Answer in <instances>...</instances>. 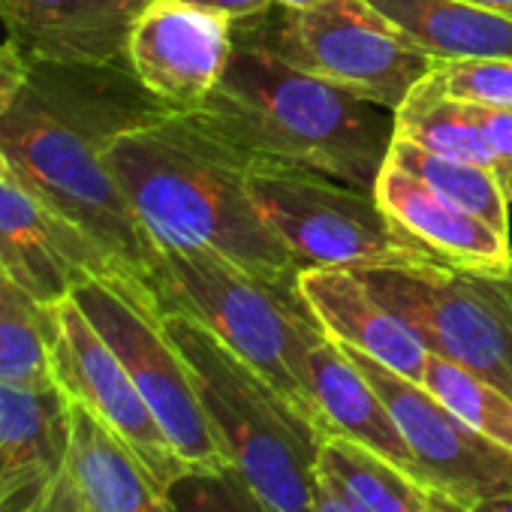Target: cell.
Listing matches in <instances>:
<instances>
[{"mask_svg": "<svg viewBox=\"0 0 512 512\" xmlns=\"http://www.w3.org/2000/svg\"><path fill=\"white\" fill-rule=\"evenodd\" d=\"M127 64L79 67L28 61L0 112V148L13 181L82 229L118 272L148 290L157 247L118 187L106 151L118 133L163 115ZM151 293V290H148Z\"/></svg>", "mask_w": 512, "mask_h": 512, "instance_id": "cell-1", "label": "cell"}, {"mask_svg": "<svg viewBox=\"0 0 512 512\" xmlns=\"http://www.w3.org/2000/svg\"><path fill=\"white\" fill-rule=\"evenodd\" d=\"M106 163L157 250H205L263 281L296 284L290 250L247 190L253 160L193 115L163 112L118 133Z\"/></svg>", "mask_w": 512, "mask_h": 512, "instance_id": "cell-2", "label": "cell"}, {"mask_svg": "<svg viewBox=\"0 0 512 512\" xmlns=\"http://www.w3.org/2000/svg\"><path fill=\"white\" fill-rule=\"evenodd\" d=\"M193 118L250 160L308 166L371 193L395 139L389 109L287 64L238 25L226 73Z\"/></svg>", "mask_w": 512, "mask_h": 512, "instance_id": "cell-3", "label": "cell"}, {"mask_svg": "<svg viewBox=\"0 0 512 512\" xmlns=\"http://www.w3.org/2000/svg\"><path fill=\"white\" fill-rule=\"evenodd\" d=\"M160 317L226 461L278 512H314L326 434L205 326L184 314Z\"/></svg>", "mask_w": 512, "mask_h": 512, "instance_id": "cell-4", "label": "cell"}, {"mask_svg": "<svg viewBox=\"0 0 512 512\" xmlns=\"http://www.w3.org/2000/svg\"><path fill=\"white\" fill-rule=\"evenodd\" d=\"M148 290L160 314L205 326L323 431L305 383L308 347L323 329L299 284L263 281L205 250H157Z\"/></svg>", "mask_w": 512, "mask_h": 512, "instance_id": "cell-5", "label": "cell"}, {"mask_svg": "<svg viewBox=\"0 0 512 512\" xmlns=\"http://www.w3.org/2000/svg\"><path fill=\"white\" fill-rule=\"evenodd\" d=\"M247 190L290 250L296 269H440L437 256L419 247L374 199L308 166L253 160Z\"/></svg>", "mask_w": 512, "mask_h": 512, "instance_id": "cell-6", "label": "cell"}, {"mask_svg": "<svg viewBox=\"0 0 512 512\" xmlns=\"http://www.w3.org/2000/svg\"><path fill=\"white\" fill-rule=\"evenodd\" d=\"M287 64L347 94L398 112L434 70V58L404 40L368 0H329L311 10H281L232 22Z\"/></svg>", "mask_w": 512, "mask_h": 512, "instance_id": "cell-7", "label": "cell"}, {"mask_svg": "<svg viewBox=\"0 0 512 512\" xmlns=\"http://www.w3.org/2000/svg\"><path fill=\"white\" fill-rule=\"evenodd\" d=\"M70 299L103 335L187 467L229 464L196 395L181 350L163 329L151 293L121 275H91Z\"/></svg>", "mask_w": 512, "mask_h": 512, "instance_id": "cell-8", "label": "cell"}, {"mask_svg": "<svg viewBox=\"0 0 512 512\" xmlns=\"http://www.w3.org/2000/svg\"><path fill=\"white\" fill-rule=\"evenodd\" d=\"M371 293L428 347L512 395V293L503 281L449 266L359 272Z\"/></svg>", "mask_w": 512, "mask_h": 512, "instance_id": "cell-9", "label": "cell"}, {"mask_svg": "<svg viewBox=\"0 0 512 512\" xmlns=\"http://www.w3.org/2000/svg\"><path fill=\"white\" fill-rule=\"evenodd\" d=\"M347 353L386 401L419 464V479L440 500L470 509L512 494L509 449L464 425L422 383H413L356 350Z\"/></svg>", "mask_w": 512, "mask_h": 512, "instance_id": "cell-10", "label": "cell"}, {"mask_svg": "<svg viewBox=\"0 0 512 512\" xmlns=\"http://www.w3.org/2000/svg\"><path fill=\"white\" fill-rule=\"evenodd\" d=\"M52 374L70 401L88 407L115 437L124 440L160 491L190 470L163 434L121 359L70 296L55 305Z\"/></svg>", "mask_w": 512, "mask_h": 512, "instance_id": "cell-11", "label": "cell"}, {"mask_svg": "<svg viewBox=\"0 0 512 512\" xmlns=\"http://www.w3.org/2000/svg\"><path fill=\"white\" fill-rule=\"evenodd\" d=\"M232 43V19L187 0H151L130 31L127 67L163 109L193 115L220 85Z\"/></svg>", "mask_w": 512, "mask_h": 512, "instance_id": "cell-12", "label": "cell"}, {"mask_svg": "<svg viewBox=\"0 0 512 512\" xmlns=\"http://www.w3.org/2000/svg\"><path fill=\"white\" fill-rule=\"evenodd\" d=\"M0 269L43 305H58L91 275H121L82 229L16 181H0Z\"/></svg>", "mask_w": 512, "mask_h": 512, "instance_id": "cell-13", "label": "cell"}, {"mask_svg": "<svg viewBox=\"0 0 512 512\" xmlns=\"http://www.w3.org/2000/svg\"><path fill=\"white\" fill-rule=\"evenodd\" d=\"M70 398L0 383V512H46L67 479Z\"/></svg>", "mask_w": 512, "mask_h": 512, "instance_id": "cell-14", "label": "cell"}, {"mask_svg": "<svg viewBox=\"0 0 512 512\" xmlns=\"http://www.w3.org/2000/svg\"><path fill=\"white\" fill-rule=\"evenodd\" d=\"M151 0H0V25L25 61L115 67Z\"/></svg>", "mask_w": 512, "mask_h": 512, "instance_id": "cell-15", "label": "cell"}, {"mask_svg": "<svg viewBox=\"0 0 512 512\" xmlns=\"http://www.w3.org/2000/svg\"><path fill=\"white\" fill-rule=\"evenodd\" d=\"M374 199L431 256L458 272L503 281L512 269V241L476 214L449 202L413 172L386 157Z\"/></svg>", "mask_w": 512, "mask_h": 512, "instance_id": "cell-16", "label": "cell"}, {"mask_svg": "<svg viewBox=\"0 0 512 512\" xmlns=\"http://www.w3.org/2000/svg\"><path fill=\"white\" fill-rule=\"evenodd\" d=\"M296 284L308 311L332 341L386 365L413 383H422L428 347L371 293L359 272L302 269Z\"/></svg>", "mask_w": 512, "mask_h": 512, "instance_id": "cell-17", "label": "cell"}, {"mask_svg": "<svg viewBox=\"0 0 512 512\" xmlns=\"http://www.w3.org/2000/svg\"><path fill=\"white\" fill-rule=\"evenodd\" d=\"M305 383L326 437L335 434L353 440L419 479V464L386 401L380 398L374 383L359 371L350 353L326 332H317V338L308 347Z\"/></svg>", "mask_w": 512, "mask_h": 512, "instance_id": "cell-18", "label": "cell"}, {"mask_svg": "<svg viewBox=\"0 0 512 512\" xmlns=\"http://www.w3.org/2000/svg\"><path fill=\"white\" fill-rule=\"evenodd\" d=\"M67 473L94 512H172L142 461L88 407L70 401Z\"/></svg>", "mask_w": 512, "mask_h": 512, "instance_id": "cell-19", "label": "cell"}, {"mask_svg": "<svg viewBox=\"0 0 512 512\" xmlns=\"http://www.w3.org/2000/svg\"><path fill=\"white\" fill-rule=\"evenodd\" d=\"M434 61H512V16L464 0H368Z\"/></svg>", "mask_w": 512, "mask_h": 512, "instance_id": "cell-20", "label": "cell"}, {"mask_svg": "<svg viewBox=\"0 0 512 512\" xmlns=\"http://www.w3.org/2000/svg\"><path fill=\"white\" fill-rule=\"evenodd\" d=\"M317 479L338 491L356 512H449L422 479L389 458L329 434L320 446Z\"/></svg>", "mask_w": 512, "mask_h": 512, "instance_id": "cell-21", "label": "cell"}, {"mask_svg": "<svg viewBox=\"0 0 512 512\" xmlns=\"http://www.w3.org/2000/svg\"><path fill=\"white\" fill-rule=\"evenodd\" d=\"M55 305H43L7 275L0 278V383L49 389Z\"/></svg>", "mask_w": 512, "mask_h": 512, "instance_id": "cell-22", "label": "cell"}, {"mask_svg": "<svg viewBox=\"0 0 512 512\" xmlns=\"http://www.w3.org/2000/svg\"><path fill=\"white\" fill-rule=\"evenodd\" d=\"M392 118H395V139L413 142L449 160L494 169V157L485 139L479 136L467 106L461 100L440 94L428 76L407 94V100L401 103L398 112H392Z\"/></svg>", "mask_w": 512, "mask_h": 512, "instance_id": "cell-23", "label": "cell"}, {"mask_svg": "<svg viewBox=\"0 0 512 512\" xmlns=\"http://www.w3.org/2000/svg\"><path fill=\"white\" fill-rule=\"evenodd\" d=\"M389 160L413 172L419 181H425L431 190L446 196L449 202L461 205L464 211L476 214L497 232L509 235V205H512V190L500 181L494 169L449 160L440 154H431L413 142L392 139L389 145Z\"/></svg>", "mask_w": 512, "mask_h": 512, "instance_id": "cell-24", "label": "cell"}, {"mask_svg": "<svg viewBox=\"0 0 512 512\" xmlns=\"http://www.w3.org/2000/svg\"><path fill=\"white\" fill-rule=\"evenodd\" d=\"M422 386L464 425L512 452V395L476 371L428 353Z\"/></svg>", "mask_w": 512, "mask_h": 512, "instance_id": "cell-25", "label": "cell"}, {"mask_svg": "<svg viewBox=\"0 0 512 512\" xmlns=\"http://www.w3.org/2000/svg\"><path fill=\"white\" fill-rule=\"evenodd\" d=\"M172 512H278L232 467H190L163 488Z\"/></svg>", "mask_w": 512, "mask_h": 512, "instance_id": "cell-26", "label": "cell"}, {"mask_svg": "<svg viewBox=\"0 0 512 512\" xmlns=\"http://www.w3.org/2000/svg\"><path fill=\"white\" fill-rule=\"evenodd\" d=\"M428 79L452 100L512 109V61H437Z\"/></svg>", "mask_w": 512, "mask_h": 512, "instance_id": "cell-27", "label": "cell"}, {"mask_svg": "<svg viewBox=\"0 0 512 512\" xmlns=\"http://www.w3.org/2000/svg\"><path fill=\"white\" fill-rule=\"evenodd\" d=\"M464 106L494 157V169H497L500 181L512 190V109L473 106V103H464Z\"/></svg>", "mask_w": 512, "mask_h": 512, "instance_id": "cell-28", "label": "cell"}, {"mask_svg": "<svg viewBox=\"0 0 512 512\" xmlns=\"http://www.w3.org/2000/svg\"><path fill=\"white\" fill-rule=\"evenodd\" d=\"M187 4L220 13L232 22H244V19H256V16L269 13L275 7V0H187Z\"/></svg>", "mask_w": 512, "mask_h": 512, "instance_id": "cell-29", "label": "cell"}, {"mask_svg": "<svg viewBox=\"0 0 512 512\" xmlns=\"http://www.w3.org/2000/svg\"><path fill=\"white\" fill-rule=\"evenodd\" d=\"M25 76H28V61L22 58V52L13 43H4L0 46V97L13 100L16 91L22 88Z\"/></svg>", "mask_w": 512, "mask_h": 512, "instance_id": "cell-30", "label": "cell"}, {"mask_svg": "<svg viewBox=\"0 0 512 512\" xmlns=\"http://www.w3.org/2000/svg\"><path fill=\"white\" fill-rule=\"evenodd\" d=\"M314 512H356L338 491H332L326 482L317 479V497H314Z\"/></svg>", "mask_w": 512, "mask_h": 512, "instance_id": "cell-31", "label": "cell"}, {"mask_svg": "<svg viewBox=\"0 0 512 512\" xmlns=\"http://www.w3.org/2000/svg\"><path fill=\"white\" fill-rule=\"evenodd\" d=\"M446 509H449V512H512V494H506V497H497V500H485V503H479V506H470V509H461V506H452V503H446Z\"/></svg>", "mask_w": 512, "mask_h": 512, "instance_id": "cell-32", "label": "cell"}, {"mask_svg": "<svg viewBox=\"0 0 512 512\" xmlns=\"http://www.w3.org/2000/svg\"><path fill=\"white\" fill-rule=\"evenodd\" d=\"M464 4H476V7H485V10L512 16V0H464Z\"/></svg>", "mask_w": 512, "mask_h": 512, "instance_id": "cell-33", "label": "cell"}, {"mask_svg": "<svg viewBox=\"0 0 512 512\" xmlns=\"http://www.w3.org/2000/svg\"><path fill=\"white\" fill-rule=\"evenodd\" d=\"M320 4H329V0H275V7H281V10H311Z\"/></svg>", "mask_w": 512, "mask_h": 512, "instance_id": "cell-34", "label": "cell"}, {"mask_svg": "<svg viewBox=\"0 0 512 512\" xmlns=\"http://www.w3.org/2000/svg\"><path fill=\"white\" fill-rule=\"evenodd\" d=\"M7 106H10V100L0 97V112H4ZM0 181H13V172H10V163L4 157V148H0Z\"/></svg>", "mask_w": 512, "mask_h": 512, "instance_id": "cell-35", "label": "cell"}, {"mask_svg": "<svg viewBox=\"0 0 512 512\" xmlns=\"http://www.w3.org/2000/svg\"><path fill=\"white\" fill-rule=\"evenodd\" d=\"M503 284H506V290H509V293H512V269H509V275H506V278H503Z\"/></svg>", "mask_w": 512, "mask_h": 512, "instance_id": "cell-36", "label": "cell"}, {"mask_svg": "<svg viewBox=\"0 0 512 512\" xmlns=\"http://www.w3.org/2000/svg\"><path fill=\"white\" fill-rule=\"evenodd\" d=\"M82 512H94V509H88V506H85V509H82Z\"/></svg>", "mask_w": 512, "mask_h": 512, "instance_id": "cell-37", "label": "cell"}, {"mask_svg": "<svg viewBox=\"0 0 512 512\" xmlns=\"http://www.w3.org/2000/svg\"><path fill=\"white\" fill-rule=\"evenodd\" d=\"M0 278H4V269H0Z\"/></svg>", "mask_w": 512, "mask_h": 512, "instance_id": "cell-38", "label": "cell"}]
</instances>
